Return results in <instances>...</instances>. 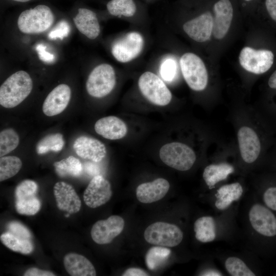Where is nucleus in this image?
Returning <instances> with one entry per match:
<instances>
[{"mask_svg":"<svg viewBox=\"0 0 276 276\" xmlns=\"http://www.w3.org/2000/svg\"><path fill=\"white\" fill-rule=\"evenodd\" d=\"M70 30L71 28L68 22L65 20H61L49 32L48 38L51 40L57 39L62 40L68 36Z\"/></svg>","mask_w":276,"mask_h":276,"instance_id":"37","label":"nucleus"},{"mask_svg":"<svg viewBox=\"0 0 276 276\" xmlns=\"http://www.w3.org/2000/svg\"><path fill=\"white\" fill-rule=\"evenodd\" d=\"M139 89L144 97L152 104L163 106L170 103L172 94L164 81L156 75L146 72L138 80Z\"/></svg>","mask_w":276,"mask_h":276,"instance_id":"7","label":"nucleus"},{"mask_svg":"<svg viewBox=\"0 0 276 276\" xmlns=\"http://www.w3.org/2000/svg\"><path fill=\"white\" fill-rule=\"evenodd\" d=\"M125 222L123 218L112 215L105 220L97 221L92 226V239L98 244H108L123 231Z\"/></svg>","mask_w":276,"mask_h":276,"instance_id":"11","label":"nucleus"},{"mask_svg":"<svg viewBox=\"0 0 276 276\" xmlns=\"http://www.w3.org/2000/svg\"><path fill=\"white\" fill-rule=\"evenodd\" d=\"M64 145L63 135L60 133L47 135L37 144L36 151L38 154H43L50 151H60Z\"/></svg>","mask_w":276,"mask_h":276,"instance_id":"29","label":"nucleus"},{"mask_svg":"<svg viewBox=\"0 0 276 276\" xmlns=\"http://www.w3.org/2000/svg\"><path fill=\"white\" fill-rule=\"evenodd\" d=\"M19 143V137L12 128L3 130L0 133V156L8 154L15 149Z\"/></svg>","mask_w":276,"mask_h":276,"instance_id":"32","label":"nucleus"},{"mask_svg":"<svg viewBox=\"0 0 276 276\" xmlns=\"http://www.w3.org/2000/svg\"><path fill=\"white\" fill-rule=\"evenodd\" d=\"M73 149L80 157L100 162L106 155L105 145L94 137L82 135L77 137L73 144Z\"/></svg>","mask_w":276,"mask_h":276,"instance_id":"15","label":"nucleus"},{"mask_svg":"<svg viewBox=\"0 0 276 276\" xmlns=\"http://www.w3.org/2000/svg\"><path fill=\"white\" fill-rule=\"evenodd\" d=\"M170 249L162 246L151 247L145 256V263L148 268L154 270L164 264L171 254Z\"/></svg>","mask_w":276,"mask_h":276,"instance_id":"28","label":"nucleus"},{"mask_svg":"<svg viewBox=\"0 0 276 276\" xmlns=\"http://www.w3.org/2000/svg\"><path fill=\"white\" fill-rule=\"evenodd\" d=\"M112 194L110 182L102 176H95L90 181L83 194L86 205L96 208L107 202Z\"/></svg>","mask_w":276,"mask_h":276,"instance_id":"12","label":"nucleus"},{"mask_svg":"<svg viewBox=\"0 0 276 276\" xmlns=\"http://www.w3.org/2000/svg\"><path fill=\"white\" fill-rule=\"evenodd\" d=\"M180 66L183 77L193 90L201 91L208 84V75L202 59L192 53L184 54L180 59Z\"/></svg>","mask_w":276,"mask_h":276,"instance_id":"4","label":"nucleus"},{"mask_svg":"<svg viewBox=\"0 0 276 276\" xmlns=\"http://www.w3.org/2000/svg\"><path fill=\"white\" fill-rule=\"evenodd\" d=\"M54 21V15L47 6L39 5L26 10L17 20L19 30L26 34L40 33L47 31Z\"/></svg>","mask_w":276,"mask_h":276,"instance_id":"2","label":"nucleus"},{"mask_svg":"<svg viewBox=\"0 0 276 276\" xmlns=\"http://www.w3.org/2000/svg\"><path fill=\"white\" fill-rule=\"evenodd\" d=\"M107 9L113 16L125 17L133 16L136 10L133 0H111L107 4Z\"/></svg>","mask_w":276,"mask_h":276,"instance_id":"31","label":"nucleus"},{"mask_svg":"<svg viewBox=\"0 0 276 276\" xmlns=\"http://www.w3.org/2000/svg\"><path fill=\"white\" fill-rule=\"evenodd\" d=\"M243 189L239 182H234L220 187L215 194V205L219 210L227 209L242 195Z\"/></svg>","mask_w":276,"mask_h":276,"instance_id":"23","label":"nucleus"},{"mask_svg":"<svg viewBox=\"0 0 276 276\" xmlns=\"http://www.w3.org/2000/svg\"><path fill=\"white\" fill-rule=\"evenodd\" d=\"M245 1L248 2V1H251V0H245Z\"/></svg>","mask_w":276,"mask_h":276,"instance_id":"47","label":"nucleus"},{"mask_svg":"<svg viewBox=\"0 0 276 276\" xmlns=\"http://www.w3.org/2000/svg\"><path fill=\"white\" fill-rule=\"evenodd\" d=\"M79 31L90 39H96L100 32V27L95 13L86 8H79L73 18Z\"/></svg>","mask_w":276,"mask_h":276,"instance_id":"21","label":"nucleus"},{"mask_svg":"<svg viewBox=\"0 0 276 276\" xmlns=\"http://www.w3.org/2000/svg\"><path fill=\"white\" fill-rule=\"evenodd\" d=\"M33 81L29 74L19 71L10 76L0 87V104L12 108L20 104L30 95Z\"/></svg>","mask_w":276,"mask_h":276,"instance_id":"1","label":"nucleus"},{"mask_svg":"<svg viewBox=\"0 0 276 276\" xmlns=\"http://www.w3.org/2000/svg\"><path fill=\"white\" fill-rule=\"evenodd\" d=\"M24 276H55L53 272L40 269L36 267H31L28 269L24 273Z\"/></svg>","mask_w":276,"mask_h":276,"instance_id":"41","label":"nucleus"},{"mask_svg":"<svg viewBox=\"0 0 276 276\" xmlns=\"http://www.w3.org/2000/svg\"><path fill=\"white\" fill-rule=\"evenodd\" d=\"M94 127L98 134L111 140L121 139L127 132V127L124 122L113 116L100 119L95 123Z\"/></svg>","mask_w":276,"mask_h":276,"instance_id":"20","label":"nucleus"},{"mask_svg":"<svg viewBox=\"0 0 276 276\" xmlns=\"http://www.w3.org/2000/svg\"><path fill=\"white\" fill-rule=\"evenodd\" d=\"M224 266L227 272L232 276H255V273L241 259L236 257H228Z\"/></svg>","mask_w":276,"mask_h":276,"instance_id":"33","label":"nucleus"},{"mask_svg":"<svg viewBox=\"0 0 276 276\" xmlns=\"http://www.w3.org/2000/svg\"><path fill=\"white\" fill-rule=\"evenodd\" d=\"M202 275H207V276H210V275H217V276H218V275H222L221 273L217 271V270H206L205 271V272H203L202 274H201Z\"/></svg>","mask_w":276,"mask_h":276,"instance_id":"45","label":"nucleus"},{"mask_svg":"<svg viewBox=\"0 0 276 276\" xmlns=\"http://www.w3.org/2000/svg\"><path fill=\"white\" fill-rule=\"evenodd\" d=\"M53 165L56 173L61 177H78L82 169L79 159L72 155L55 162Z\"/></svg>","mask_w":276,"mask_h":276,"instance_id":"26","label":"nucleus"},{"mask_svg":"<svg viewBox=\"0 0 276 276\" xmlns=\"http://www.w3.org/2000/svg\"><path fill=\"white\" fill-rule=\"evenodd\" d=\"M149 275L144 269L136 267L129 268L122 274L123 276H147Z\"/></svg>","mask_w":276,"mask_h":276,"instance_id":"42","label":"nucleus"},{"mask_svg":"<svg viewBox=\"0 0 276 276\" xmlns=\"http://www.w3.org/2000/svg\"><path fill=\"white\" fill-rule=\"evenodd\" d=\"M234 171L233 166L227 163L211 164L204 168L202 176L206 185L211 189L219 182L226 179Z\"/></svg>","mask_w":276,"mask_h":276,"instance_id":"24","label":"nucleus"},{"mask_svg":"<svg viewBox=\"0 0 276 276\" xmlns=\"http://www.w3.org/2000/svg\"><path fill=\"white\" fill-rule=\"evenodd\" d=\"M159 155L164 164L181 171L190 169L196 158L193 150L180 142H172L163 145L159 150Z\"/></svg>","mask_w":276,"mask_h":276,"instance_id":"3","label":"nucleus"},{"mask_svg":"<svg viewBox=\"0 0 276 276\" xmlns=\"http://www.w3.org/2000/svg\"><path fill=\"white\" fill-rule=\"evenodd\" d=\"M38 58L42 61L51 63L55 61V56L46 50V46L42 43L38 44L35 48Z\"/></svg>","mask_w":276,"mask_h":276,"instance_id":"40","label":"nucleus"},{"mask_svg":"<svg viewBox=\"0 0 276 276\" xmlns=\"http://www.w3.org/2000/svg\"><path fill=\"white\" fill-rule=\"evenodd\" d=\"M71 97L68 85L61 84L55 87L47 96L42 104V111L48 117L58 115L67 106Z\"/></svg>","mask_w":276,"mask_h":276,"instance_id":"13","label":"nucleus"},{"mask_svg":"<svg viewBox=\"0 0 276 276\" xmlns=\"http://www.w3.org/2000/svg\"><path fill=\"white\" fill-rule=\"evenodd\" d=\"M38 185L34 181L26 179L20 182L15 190V199L36 195Z\"/></svg>","mask_w":276,"mask_h":276,"instance_id":"35","label":"nucleus"},{"mask_svg":"<svg viewBox=\"0 0 276 276\" xmlns=\"http://www.w3.org/2000/svg\"><path fill=\"white\" fill-rule=\"evenodd\" d=\"M143 45L144 39L141 34L131 32L113 43L111 53L117 61L126 63L135 58L142 52Z\"/></svg>","mask_w":276,"mask_h":276,"instance_id":"9","label":"nucleus"},{"mask_svg":"<svg viewBox=\"0 0 276 276\" xmlns=\"http://www.w3.org/2000/svg\"><path fill=\"white\" fill-rule=\"evenodd\" d=\"M9 232L15 236L22 239L30 240L31 234L24 225L17 221H12L8 224Z\"/></svg>","mask_w":276,"mask_h":276,"instance_id":"38","label":"nucleus"},{"mask_svg":"<svg viewBox=\"0 0 276 276\" xmlns=\"http://www.w3.org/2000/svg\"><path fill=\"white\" fill-rule=\"evenodd\" d=\"M0 239L7 247L22 254H31L34 249L33 245L30 240L19 238L10 232L2 234Z\"/></svg>","mask_w":276,"mask_h":276,"instance_id":"27","label":"nucleus"},{"mask_svg":"<svg viewBox=\"0 0 276 276\" xmlns=\"http://www.w3.org/2000/svg\"><path fill=\"white\" fill-rule=\"evenodd\" d=\"M238 140L241 156L246 163H252L258 157L261 144L256 133L248 127H241L238 132Z\"/></svg>","mask_w":276,"mask_h":276,"instance_id":"17","label":"nucleus"},{"mask_svg":"<svg viewBox=\"0 0 276 276\" xmlns=\"http://www.w3.org/2000/svg\"><path fill=\"white\" fill-rule=\"evenodd\" d=\"M64 268L72 276H95L96 269L85 257L77 253L71 252L63 258Z\"/></svg>","mask_w":276,"mask_h":276,"instance_id":"22","label":"nucleus"},{"mask_svg":"<svg viewBox=\"0 0 276 276\" xmlns=\"http://www.w3.org/2000/svg\"><path fill=\"white\" fill-rule=\"evenodd\" d=\"M54 194L58 208L68 214L78 212L81 201L72 186L64 181L56 182L53 188Z\"/></svg>","mask_w":276,"mask_h":276,"instance_id":"14","label":"nucleus"},{"mask_svg":"<svg viewBox=\"0 0 276 276\" xmlns=\"http://www.w3.org/2000/svg\"><path fill=\"white\" fill-rule=\"evenodd\" d=\"M116 83V76L113 67L103 63L95 67L89 74L86 83L87 93L100 98L108 95Z\"/></svg>","mask_w":276,"mask_h":276,"instance_id":"5","label":"nucleus"},{"mask_svg":"<svg viewBox=\"0 0 276 276\" xmlns=\"http://www.w3.org/2000/svg\"><path fill=\"white\" fill-rule=\"evenodd\" d=\"M144 238L149 243L164 247H174L179 244L183 233L176 225L158 221L149 225L144 232Z\"/></svg>","mask_w":276,"mask_h":276,"instance_id":"6","label":"nucleus"},{"mask_svg":"<svg viewBox=\"0 0 276 276\" xmlns=\"http://www.w3.org/2000/svg\"><path fill=\"white\" fill-rule=\"evenodd\" d=\"M269 208L262 204H252L248 212V219L252 229L268 237L276 236V217Z\"/></svg>","mask_w":276,"mask_h":276,"instance_id":"10","label":"nucleus"},{"mask_svg":"<svg viewBox=\"0 0 276 276\" xmlns=\"http://www.w3.org/2000/svg\"><path fill=\"white\" fill-rule=\"evenodd\" d=\"M20 159L15 156H3L0 158V181L15 176L22 167Z\"/></svg>","mask_w":276,"mask_h":276,"instance_id":"30","label":"nucleus"},{"mask_svg":"<svg viewBox=\"0 0 276 276\" xmlns=\"http://www.w3.org/2000/svg\"><path fill=\"white\" fill-rule=\"evenodd\" d=\"M41 203L36 196L15 199V207L18 213L28 216L34 215L40 210Z\"/></svg>","mask_w":276,"mask_h":276,"instance_id":"34","label":"nucleus"},{"mask_svg":"<svg viewBox=\"0 0 276 276\" xmlns=\"http://www.w3.org/2000/svg\"><path fill=\"white\" fill-rule=\"evenodd\" d=\"M265 5L269 15L276 21V0H266Z\"/></svg>","mask_w":276,"mask_h":276,"instance_id":"43","label":"nucleus"},{"mask_svg":"<svg viewBox=\"0 0 276 276\" xmlns=\"http://www.w3.org/2000/svg\"><path fill=\"white\" fill-rule=\"evenodd\" d=\"M268 85L271 88L276 89V70L270 77L268 80Z\"/></svg>","mask_w":276,"mask_h":276,"instance_id":"44","label":"nucleus"},{"mask_svg":"<svg viewBox=\"0 0 276 276\" xmlns=\"http://www.w3.org/2000/svg\"><path fill=\"white\" fill-rule=\"evenodd\" d=\"M194 231L196 239L202 243L213 241L216 237V226L212 216L199 217L194 222Z\"/></svg>","mask_w":276,"mask_h":276,"instance_id":"25","label":"nucleus"},{"mask_svg":"<svg viewBox=\"0 0 276 276\" xmlns=\"http://www.w3.org/2000/svg\"><path fill=\"white\" fill-rule=\"evenodd\" d=\"M213 35L223 38L228 32L233 17V9L229 0H220L214 6Z\"/></svg>","mask_w":276,"mask_h":276,"instance_id":"18","label":"nucleus"},{"mask_svg":"<svg viewBox=\"0 0 276 276\" xmlns=\"http://www.w3.org/2000/svg\"><path fill=\"white\" fill-rule=\"evenodd\" d=\"M213 17L209 12L186 22L183 25L186 33L194 40L203 42L209 40L213 32Z\"/></svg>","mask_w":276,"mask_h":276,"instance_id":"16","label":"nucleus"},{"mask_svg":"<svg viewBox=\"0 0 276 276\" xmlns=\"http://www.w3.org/2000/svg\"><path fill=\"white\" fill-rule=\"evenodd\" d=\"M263 199L266 206L276 211V187H270L266 190Z\"/></svg>","mask_w":276,"mask_h":276,"instance_id":"39","label":"nucleus"},{"mask_svg":"<svg viewBox=\"0 0 276 276\" xmlns=\"http://www.w3.org/2000/svg\"><path fill=\"white\" fill-rule=\"evenodd\" d=\"M176 63L171 58L165 59L160 67V74L164 80L171 81L174 78L176 73Z\"/></svg>","mask_w":276,"mask_h":276,"instance_id":"36","label":"nucleus"},{"mask_svg":"<svg viewBox=\"0 0 276 276\" xmlns=\"http://www.w3.org/2000/svg\"><path fill=\"white\" fill-rule=\"evenodd\" d=\"M169 189L168 181L163 178H158L152 181L139 185L136 189V196L140 202L150 203L162 199Z\"/></svg>","mask_w":276,"mask_h":276,"instance_id":"19","label":"nucleus"},{"mask_svg":"<svg viewBox=\"0 0 276 276\" xmlns=\"http://www.w3.org/2000/svg\"><path fill=\"white\" fill-rule=\"evenodd\" d=\"M13 1L19 2H27L30 0H13Z\"/></svg>","mask_w":276,"mask_h":276,"instance_id":"46","label":"nucleus"},{"mask_svg":"<svg viewBox=\"0 0 276 276\" xmlns=\"http://www.w3.org/2000/svg\"><path fill=\"white\" fill-rule=\"evenodd\" d=\"M274 55L271 51L255 50L244 47L241 51L239 62L242 67L247 71L261 74L267 72L273 63Z\"/></svg>","mask_w":276,"mask_h":276,"instance_id":"8","label":"nucleus"}]
</instances>
